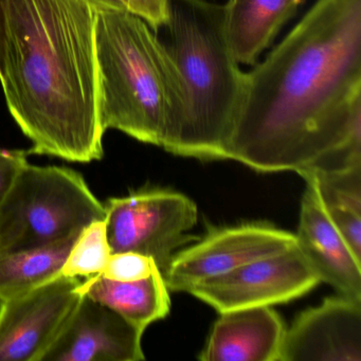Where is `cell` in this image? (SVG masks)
<instances>
[{"label":"cell","instance_id":"21","mask_svg":"<svg viewBox=\"0 0 361 361\" xmlns=\"http://www.w3.org/2000/svg\"><path fill=\"white\" fill-rule=\"evenodd\" d=\"M27 161L26 152L0 149V204L14 177Z\"/></svg>","mask_w":361,"mask_h":361},{"label":"cell","instance_id":"10","mask_svg":"<svg viewBox=\"0 0 361 361\" xmlns=\"http://www.w3.org/2000/svg\"><path fill=\"white\" fill-rule=\"evenodd\" d=\"M361 361V300L338 293L285 331L280 361Z\"/></svg>","mask_w":361,"mask_h":361},{"label":"cell","instance_id":"4","mask_svg":"<svg viewBox=\"0 0 361 361\" xmlns=\"http://www.w3.org/2000/svg\"><path fill=\"white\" fill-rule=\"evenodd\" d=\"M169 52L183 86L180 121L164 149L183 157L228 160L245 73L224 29V6L210 0H169Z\"/></svg>","mask_w":361,"mask_h":361},{"label":"cell","instance_id":"8","mask_svg":"<svg viewBox=\"0 0 361 361\" xmlns=\"http://www.w3.org/2000/svg\"><path fill=\"white\" fill-rule=\"evenodd\" d=\"M318 283L320 280L295 245L284 252L204 281L188 293L223 314L286 303L305 295Z\"/></svg>","mask_w":361,"mask_h":361},{"label":"cell","instance_id":"19","mask_svg":"<svg viewBox=\"0 0 361 361\" xmlns=\"http://www.w3.org/2000/svg\"><path fill=\"white\" fill-rule=\"evenodd\" d=\"M97 10L114 9L130 12L145 20L153 30L169 22V0H87Z\"/></svg>","mask_w":361,"mask_h":361},{"label":"cell","instance_id":"5","mask_svg":"<svg viewBox=\"0 0 361 361\" xmlns=\"http://www.w3.org/2000/svg\"><path fill=\"white\" fill-rule=\"evenodd\" d=\"M104 204L71 169L24 164L0 204V255L75 240Z\"/></svg>","mask_w":361,"mask_h":361},{"label":"cell","instance_id":"14","mask_svg":"<svg viewBox=\"0 0 361 361\" xmlns=\"http://www.w3.org/2000/svg\"><path fill=\"white\" fill-rule=\"evenodd\" d=\"M304 0H228L224 6L226 41L238 64L255 66Z\"/></svg>","mask_w":361,"mask_h":361},{"label":"cell","instance_id":"6","mask_svg":"<svg viewBox=\"0 0 361 361\" xmlns=\"http://www.w3.org/2000/svg\"><path fill=\"white\" fill-rule=\"evenodd\" d=\"M105 226L111 253L136 252L154 259L161 274L175 251L197 238L195 202L178 192L147 189L104 204Z\"/></svg>","mask_w":361,"mask_h":361},{"label":"cell","instance_id":"12","mask_svg":"<svg viewBox=\"0 0 361 361\" xmlns=\"http://www.w3.org/2000/svg\"><path fill=\"white\" fill-rule=\"evenodd\" d=\"M301 202L297 248L320 282L338 293L361 300V259L355 255L329 215L310 183Z\"/></svg>","mask_w":361,"mask_h":361},{"label":"cell","instance_id":"3","mask_svg":"<svg viewBox=\"0 0 361 361\" xmlns=\"http://www.w3.org/2000/svg\"><path fill=\"white\" fill-rule=\"evenodd\" d=\"M94 45L103 130L164 147L183 107L180 77L166 45L140 16L114 9L97 10Z\"/></svg>","mask_w":361,"mask_h":361},{"label":"cell","instance_id":"9","mask_svg":"<svg viewBox=\"0 0 361 361\" xmlns=\"http://www.w3.org/2000/svg\"><path fill=\"white\" fill-rule=\"evenodd\" d=\"M80 284L60 274L0 301V361H42L81 301Z\"/></svg>","mask_w":361,"mask_h":361},{"label":"cell","instance_id":"17","mask_svg":"<svg viewBox=\"0 0 361 361\" xmlns=\"http://www.w3.org/2000/svg\"><path fill=\"white\" fill-rule=\"evenodd\" d=\"M75 240L0 255V301L27 293L62 274Z\"/></svg>","mask_w":361,"mask_h":361},{"label":"cell","instance_id":"16","mask_svg":"<svg viewBox=\"0 0 361 361\" xmlns=\"http://www.w3.org/2000/svg\"><path fill=\"white\" fill-rule=\"evenodd\" d=\"M325 212L361 259V166L308 175Z\"/></svg>","mask_w":361,"mask_h":361},{"label":"cell","instance_id":"1","mask_svg":"<svg viewBox=\"0 0 361 361\" xmlns=\"http://www.w3.org/2000/svg\"><path fill=\"white\" fill-rule=\"evenodd\" d=\"M228 160L303 178L361 166V0H317L245 73Z\"/></svg>","mask_w":361,"mask_h":361},{"label":"cell","instance_id":"15","mask_svg":"<svg viewBox=\"0 0 361 361\" xmlns=\"http://www.w3.org/2000/svg\"><path fill=\"white\" fill-rule=\"evenodd\" d=\"M79 293L118 312L143 333L170 312V290L159 269L130 282L111 280L102 274L88 276L81 281Z\"/></svg>","mask_w":361,"mask_h":361},{"label":"cell","instance_id":"20","mask_svg":"<svg viewBox=\"0 0 361 361\" xmlns=\"http://www.w3.org/2000/svg\"><path fill=\"white\" fill-rule=\"evenodd\" d=\"M159 269L151 257L136 252L111 253L102 276L111 280L130 282L140 280Z\"/></svg>","mask_w":361,"mask_h":361},{"label":"cell","instance_id":"2","mask_svg":"<svg viewBox=\"0 0 361 361\" xmlns=\"http://www.w3.org/2000/svg\"><path fill=\"white\" fill-rule=\"evenodd\" d=\"M0 83L30 154L102 159L94 26L87 0H6Z\"/></svg>","mask_w":361,"mask_h":361},{"label":"cell","instance_id":"7","mask_svg":"<svg viewBox=\"0 0 361 361\" xmlns=\"http://www.w3.org/2000/svg\"><path fill=\"white\" fill-rule=\"evenodd\" d=\"M295 245V234L268 224L216 228L175 253L162 276L169 290L189 293L204 281L284 252Z\"/></svg>","mask_w":361,"mask_h":361},{"label":"cell","instance_id":"13","mask_svg":"<svg viewBox=\"0 0 361 361\" xmlns=\"http://www.w3.org/2000/svg\"><path fill=\"white\" fill-rule=\"evenodd\" d=\"M281 317L270 306L223 312L198 358L202 361H280Z\"/></svg>","mask_w":361,"mask_h":361},{"label":"cell","instance_id":"11","mask_svg":"<svg viewBox=\"0 0 361 361\" xmlns=\"http://www.w3.org/2000/svg\"><path fill=\"white\" fill-rule=\"evenodd\" d=\"M142 335L118 312L82 295L42 361L145 360Z\"/></svg>","mask_w":361,"mask_h":361},{"label":"cell","instance_id":"22","mask_svg":"<svg viewBox=\"0 0 361 361\" xmlns=\"http://www.w3.org/2000/svg\"><path fill=\"white\" fill-rule=\"evenodd\" d=\"M5 1L6 0H0V68H1V64H3L6 39Z\"/></svg>","mask_w":361,"mask_h":361},{"label":"cell","instance_id":"18","mask_svg":"<svg viewBox=\"0 0 361 361\" xmlns=\"http://www.w3.org/2000/svg\"><path fill=\"white\" fill-rule=\"evenodd\" d=\"M111 255L105 219L94 221L78 236L63 266L62 274L73 278L101 274Z\"/></svg>","mask_w":361,"mask_h":361}]
</instances>
